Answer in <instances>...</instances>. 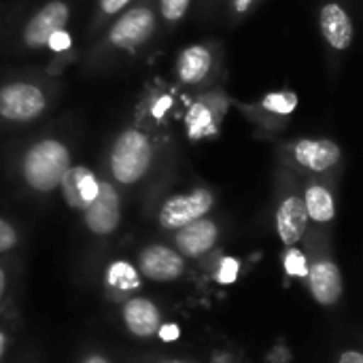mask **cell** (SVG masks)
Returning <instances> with one entry per match:
<instances>
[{"label": "cell", "instance_id": "obj_2", "mask_svg": "<svg viewBox=\"0 0 363 363\" xmlns=\"http://www.w3.org/2000/svg\"><path fill=\"white\" fill-rule=\"evenodd\" d=\"M153 140L138 128H125L117 134L108 153V168L117 183L136 185L147 177L153 164Z\"/></svg>", "mask_w": 363, "mask_h": 363}, {"label": "cell", "instance_id": "obj_4", "mask_svg": "<svg viewBox=\"0 0 363 363\" xmlns=\"http://www.w3.org/2000/svg\"><path fill=\"white\" fill-rule=\"evenodd\" d=\"M157 17L151 6L140 4L125 11L108 30L106 45L117 51H134L143 47L155 32Z\"/></svg>", "mask_w": 363, "mask_h": 363}, {"label": "cell", "instance_id": "obj_28", "mask_svg": "<svg viewBox=\"0 0 363 363\" xmlns=\"http://www.w3.org/2000/svg\"><path fill=\"white\" fill-rule=\"evenodd\" d=\"M4 287H6V277H4V272H2V268H0V300H2Z\"/></svg>", "mask_w": 363, "mask_h": 363}, {"label": "cell", "instance_id": "obj_22", "mask_svg": "<svg viewBox=\"0 0 363 363\" xmlns=\"http://www.w3.org/2000/svg\"><path fill=\"white\" fill-rule=\"evenodd\" d=\"M238 270H240V264L234 259V257H225L219 266V272H217V281L221 285H230L238 279Z\"/></svg>", "mask_w": 363, "mask_h": 363}, {"label": "cell", "instance_id": "obj_16", "mask_svg": "<svg viewBox=\"0 0 363 363\" xmlns=\"http://www.w3.org/2000/svg\"><path fill=\"white\" fill-rule=\"evenodd\" d=\"M160 308L145 298H132L123 304V323L138 338L153 336L160 328Z\"/></svg>", "mask_w": 363, "mask_h": 363}, {"label": "cell", "instance_id": "obj_24", "mask_svg": "<svg viewBox=\"0 0 363 363\" xmlns=\"http://www.w3.org/2000/svg\"><path fill=\"white\" fill-rule=\"evenodd\" d=\"M132 0H100V15L102 17H113L121 13Z\"/></svg>", "mask_w": 363, "mask_h": 363}, {"label": "cell", "instance_id": "obj_23", "mask_svg": "<svg viewBox=\"0 0 363 363\" xmlns=\"http://www.w3.org/2000/svg\"><path fill=\"white\" fill-rule=\"evenodd\" d=\"M17 242V232L11 223H6L4 219H0V253L13 249Z\"/></svg>", "mask_w": 363, "mask_h": 363}, {"label": "cell", "instance_id": "obj_6", "mask_svg": "<svg viewBox=\"0 0 363 363\" xmlns=\"http://www.w3.org/2000/svg\"><path fill=\"white\" fill-rule=\"evenodd\" d=\"M215 204V198L211 194V189L198 187L189 194H181V196H172L170 200L164 202V206L160 208L157 221L164 230H179L200 217H204Z\"/></svg>", "mask_w": 363, "mask_h": 363}, {"label": "cell", "instance_id": "obj_25", "mask_svg": "<svg viewBox=\"0 0 363 363\" xmlns=\"http://www.w3.org/2000/svg\"><path fill=\"white\" fill-rule=\"evenodd\" d=\"M155 334H160V338H162L164 342H174V340L181 336V330H179V325H174V323H166V325H160Z\"/></svg>", "mask_w": 363, "mask_h": 363}, {"label": "cell", "instance_id": "obj_7", "mask_svg": "<svg viewBox=\"0 0 363 363\" xmlns=\"http://www.w3.org/2000/svg\"><path fill=\"white\" fill-rule=\"evenodd\" d=\"M83 215H85V225L94 234L98 236L113 234L121 221V200L117 189L108 181H100L98 194L83 211Z\"/></svg>", "mask_w": 363, "mask_h": 363}, {"label": "cell", "instance_id": "obj_19", "mask_svg": "<svg viewBox=\"0 0 363 363\" xmlns=\"http://www.w3.org/2000/svg\"><path fill=\"white\" fill-rule=\"evenodd\" d=\"M259 104H262V108H266L274 115H289L298 106V96H294L289 91L268 94Z\"/></svg>", "mask_w": 363, "mask_h": 363}, {"label": "cell", "instance_id": "obj_27", "mask_svg": "<svg viewBox=\"0 0 363 363\" xmlns=\"http://www.w3.org/2000/svg\"><path fill=\"white\" fill-rule=\"evenodd\" d=\"M253 2H255V0H234V11H236L238 15H242V13H247V11L251 9Z\"/></svg>", "mask_w": 363, "mask_h": 363}, {"label": "cell", "instance_id": "obj_12", "mask_svg": "<svg viewBox=\"0 0 363 363\" xmlns=\"http://www.w3.org/2000/svg\"><path fill=\"white\" fill-rule=\"evenodd\" d=\"M308 228V213L300 196H287L277 211V232L287 247H296Z\"/></svg>", "mask_w": 363, "mask_h": 363}, {"label": "cell", "instance_id": "obj_10", "mask_svg": "<svg viewBox=\"0 0 363 363\" xmlns=\"http://www.w3.org/2000/svg\"><path fill=\"white\" fill-rule=\"evenodd\" d=\"M138 264H140L143 277H147L151 281H157V283L177 281L183 274V270H185L183 257L177 251H172V249H168L164 245L147 247L140 253Z\"/></svg>", "mask_w": 363, "mask_h": 363}, {"label": "cell", "instance_id": "obj_1", "mask_svg": "<svg viewBox=\"0 0 363 363\" xmlns=\"http://www.w3.org/2000/svg\"><path fill=\"white\" fill-rule=\"evenodd\" d=\"M70 166V149L62 140L40 138L26 149L21 157V177L30 189L49 194L60 187V181Z\"/></svg>", "mask_w": 363, "mask_h": 363}, {"label": "cell", "instance_id": "obj_14", "mask_svg": "<svg viewBox=\"0 0 363 363\" xmlns=\"http://www.w3.org/2000/svg\"><path fill=\"white\" fill-rule=\"evenodd\" d=\"M177 79L185 87H196L213 70V49L208 45H191L181 51L177 60Z\"/></svg>", "mask_w": 363, "mask_h": 363}, {"label": "cell", "instance_id": "obj_15", "mask_svg": "<svg viewBox=\"0 0 363 363\" xmlns=\"http://www.w3.org/2000/svg\"><path fill=\"white\" fill-rule=\"evenodd\" d=\"M308 287L313 298L323 304V306H332L340 300L342 296V277L336 264L321 259L317 262L313 268H308Z\"/></svg>", "mask_w": 363, "mask_h": 363}, {"label": "cell", "instance_id": "obj_8", "mask_svg": "<svg viewBox=\"0 0 363 363\" xmlns=\"http://www.w3.org/2000/svg\"><path fill=\"white\" fill-rule=\"evenodd\" d=\"M291 157L311 172H325L342 160V149L330 138H300L291 145Z\"/></svg>", "mask_w": 363, "mask_h": 363}, {"label": "cell", "instance_id": "obj_11", "mask_svg": "<svg viewBox=\"0 0 363 363\" xmlns=\"http://www.w3.org/2000/svg\"><path fill=\"white\" fill-rule=\"evenodd\" d=\"M98 177L85 166H70L60 181L64 200L74 211H85L98 194Z\"/></svg>", "mask_w": 363, "mask_h": 363}, {"label": "cell", "instance_id": "obj_13", "mask_svg": "<svg viewBox=\"0 0 363 363\" xmlns=\"http://www.w3.org/2000/svg\"><path fill=\"white\" fill-rule=\"evenodd\" d=\"M219 230L211 219H196L183 228L177 230L174 234V245L179 249V253L187 255V257H200L206 251L213 249V245L217 242Z\"/></svg>", "mask_w": 363, "mask_h": 363}, {"label": "cell", "instance_id": "obj_26", "mask_svg": "<svg viewBox=\"0 0 363 363\" xmlns=\"http://www.w3.org/2000/svg\"><path fill=\"white\" fill-rule=\"evenodd\" d=\"M338 363H363V355L357 351H347V353H342Z\"/></svg>", "mask_w": 363, "mask_h": 363}, {"label": "cell", "instance_id": "obj_3", "mask_svg": "<svg viewBox=\"0 0 363 363\" xmlns=\"http://www.w3.org/2000/svg\"><path fill=\"white\" fill-rule=\"evenodd\" d=\"M47 108V94L28 81H13L0 87V117L11 123H30Z\"/></svg>", "mask_w": 363, "mask_h": 363}, {"label": "cell", "instance_id": "obj_29", "mask_svg": "<svg viewBox=\"0 0 363 363\" xmlns=\"http://www.w3.org/2000/svg\"><path fill=\"white\" fill-rule=\"evenodd\" d=\"M85 363H108V359H104L100 355H91L89 359H85Z\"/></svg>", "mask_w": 363, "mask_h": 363}, {"label": "cell", "instance_id": "obj_17", "mask_svg": "<svg viewBox=\"0 0 363 363\" xmlns=\"http://www.w3.org/2000/svg\"><path fill=\"white\" fill-rule=\"evenodd\" d=\"M304 206L308 213V219L317 221V223H330L336 217V204H334V196L328 187L313 183L306 187L304 191Z\"/></svg>", "mask_w": 363, "mask_h": 363}, {"label": "cell", "instance_id": "obj_9", "mask_svg": "<svg viewBox=\"0 0 363 363\" xmlns=\"http://www.w3.org/2000/svg\"><path fill=\"white\" fill-rule=\"evenodd\" d=\"M319 28L334 51H347L353 45L355 28L349 11L338 2H325L319 11Z\"/></svg>", "mask_w": 363, "mask_h": 363}, {"label": "cell", "instance_id": "obj_31", "mask_svg": "<svg viewBox=\"0 0 363 363\" xmlns=\"http://www.w3.org/2000/svg\"><path fill=\"white\" fill-rule=\"evenodd\" d=\"M166 363H194V362H179V359H174V362H166Z\"/></svg>", "mask_w": 363, "mask_h": 363}, {"label": "cell", "instance_id": "obj_18", "mask_svg": "<svg viewBox=\"0 0 363 363\" xmlns=\"http://www.w3.org/2000/svg\"><path fill=\"white\" fill-rule=\"evenodd\" d=\"M140 279L132 264L128 262H115L106 270V287L117 296H128L130 291L138 289Z\"/></svg>", "mask_w": 363, "mask_h": 363}, {"label": "cell", "instance_id": "obj_5", "mask_svg": "<svg viewBox=\"0 0 363 363\" xmlns=\"http://www.w3.org/2000/svg\"><path fill=\"white\" fill-rule=\"evenodd\" d=\"M70 19V4L66 0H49L45 2L23 26L21 43L26 49H43L49 40L66 28Z\"/></svg>", "mask_w": 363, "mask_h": 363}, {"label": "cell", "instance_id": "obj_30", "mask_svg": "<svg viewBox=\"0 0 363 363\" xmlns=\"http://www.w3.org/2000/svg\"><path fill=\"white\" fill-rule=\"evenodd\" d=\"M4 349H6V338H4V334L0 332V357H2V353H4Z\"/></svg>", "mask_w": 363, "mask_h": 363}, {"label": "cell", "instance_id": "obj_20", "mask_svg": "<svg viewBox=\"0 0 363 363\" xmlns=\"http://www.w3.org/2000/svg\"><path fill=\"white\" fill-rule=\"evenodd\" d=\"M191 0H160V13L168 23L181 21L189 11Z\"/></svg>", "mask_w": 363, "mask_h": 363}, {"label": "cell", "instance_id": "obj_21", "mask_svg": "<svg viewBox=\"0 0 363 363\" xmlns=\"http://www.w3.org/2000/svg\"><path fill=\"white\" fill-rule=\"evenodd\" d=\"M285 270L291 277H306L308 274V262H306L304 253L298 251L296 247H291L285 255Z\"/></svg>", "mask_w": 363, "mask_h": 363}]
</instances>
